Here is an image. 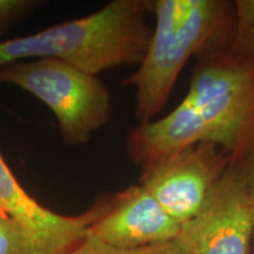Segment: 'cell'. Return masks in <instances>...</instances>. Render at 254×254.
<instances>
[{
    "instance_id": "2e32d148",
    "label": "cell",
    "mask_w": 254,
    "mask_h": 254,
    "mask_svg": "<svg viewBox=\"0 0 254 254\" xmlns=\"http://www.w3.org/2000/svg\"><path fill=\"white\" fill-rule=\"evenodd\" d=\"M251 254H254V250H252V252H251Z\"/></svg>"
},
{
    "instance_id": "7c38bea8",
    "label": "cell",
    "mask_w": 254,
    "mask_h": 254,
    "mask_svg": "<svg viewBox=\"0 0 254 254\" xmlns=\"http://www.w3.org/2000/svg\"><path fill=\"white\" fill-rule=\"evenodd\" d=\"M23 237L7 215L0 217V254H21Z\"/></svg>"
},
{
    "instance_id": "8fae6325",
    "label": "cell",
    "mask_w": 254,
    "mask_h": 254,
    "mask_svg": "<svg viewBox=\"0 0 254 254\" xmlns=\"http://www.w3.org/2000/svg\"><path fill=\"white\" fill-rule=\"evenodd\" d=\"M66 254H184V252L178 239L140 249L125 250L105 245L87 236L79 245Z\"/></svg>"
},
{
    "instance_id": "8992f818",
    "label": "cell",
    "mask_w": 254,
    "mask_h": 254,
    "mask_svg": "<svg viewBox=\"0 0 254 254\" xmlns=\"http://www.w3.org/2000/svg\"><path fill=\"white\" fill-rule=\"evenodd\" d=\"M232 159L213 142H200L142 171L140 183L180 224L200 211Z\"/></svg>"
},
{
    "instance_id": "277c9868",
    "label": "cell",
    "mask_w": 254,
    "mask_h": 254,
    "mask_svg": "<svg viewBox=\"0 0 254 254\" xmlns=\"http://www.w3.org/2000/svg\"><path fill=\"white\" fill-rule=\"evenodd\" d=\"M0 81L23 88L43 101L58 120L71 145H82L106 125L111 94L97 75L62 60H23L0 67Z\"/></svg>"
},
{
    "instance_id": "9a60e30c",
    "label": "cell",
    "mask_w": 254,
    "mask_h": 254,
    "mask_svg": "<svg viewBox=\"0 0 254 254\" xmlns=\"http://www.w3.org/2000/svg\"><path fill=\"white\" fill-rule=\"evenodd\" d=\"M1 215H6V214L4 213V212H2V211H1V209H0V217H1Z\"/></svg>"
},
{
    "instance_id": "30bf717a",
    "label": "cell",
    "mask_w": 254,
    "mask_h": 254,
    "mask_svg": "<svg viewBox=\"0 0 254 254\" xmlns=\"http://www.w3.org/2000/svg\"><path fill=\"white\" fill-rule=\"evenodd\" d=\"M230 44L237 53L254 64V0H237L234 2Z\"/></svg>"
},
{
    "instance_id": "4fadbf2b",
    "label": "cell",
    "mask_w": 254,
    "mask_h": 254,
    "mask_svg": "<svg viewBox=\"0 0 254 254\" xmlns=\"http://www.w3.org/2000/svg\"><path fill=\"white\" fill-rule=\"evenodd\" d=\"M34 4L28 0H0V27L17 19Z\"/></svg>"
},
{
    "instance_id": "7a4b0ae2",
    "label": "cell",
    "mask_w": 254,
    "mask_h": 254,
    "mask_svg": "<svg viewBox=\"0 0 254 254\" xmlns=\"http://www.w3.org/2000/svg\"><path fill=\"white\" fill-rule=\"evenodd\" d=\"M155 24L139 67L124 81L135 90L140 124L166 106L184 67L208 47L231 39L234 2L225 0H155Z\"/></svg>"
},
{
    "instance_id": "3957f363",
    "label": "cell",
    "mask_w": 254,
    "mask_h": 254,
    "mask_svg": "<svg viewBox=\"0 0 254 254\" xmlns=\"http://www.w3.org/2000/svg\"><path fill=\"white\" fill-rule=\"evenodd\" d=\"M230 40L200 53L184 100L204 120L212 142L241 164L254 154V64Z\"/></svg>"
},
{
    "instance_id": "5b68a950",
    "label": "cell",
    "mask_w": 254,
    "mask_h": 254,
    "mask_svg": "<svg viewBox=\"0 0 254 254\" xmlns=\"http://www.w3.org/2000/svg\"><path fill=\"white\" fill-rule=\"evenodd\" d=\"M254 211L241 164H232L200 211L182 225L184 254H251Z\"/></svg>"
},
{
    "instance_id": "6da1fadb",
    "label": "cell",
    "mask_w": 254,
    "mask_h": 254,
    "mask_svg": "<svg viewBox=\"0 0 254 254\" xmlns=\"http://www.w3.org/2000/svg\"><path fill=\"white\" fill-rule=\"evenodd\" d=\"M152 2L113 0L86 17L0 41V67L51 58L97 75L118 66L140 64L152 36L146 20Z\"/></svg>"
},
{
    "instance_id": "5bb4252c",
    "label": "cell",
    "mask_w": 254,
    "mask_h": 254,
    "mask_svg": "<svg viewBox=\"0 0 254 254\" xmlns=\"http://www.w3.org/2000/svg\"><path fill=\"white\" fill-rule=\"evenodd\" d=\"M241 166H243L244 174H245L247 190H249V194L254 211V154L251 155L249 159H246L244 163H241Z\"/></svg>"
},
{
    "instance_id": "52a82bcc",
    "label": "cell",
    "mask_w": 254,
    "mask_h": 254,
    "mask_svg": "<svg viewBox=\"0 0 254 254\" xmlns=\"http://www.w3.org/2000/svg\"><path fill=\"white\" fill-rule=\"evenodd\" d=\"M106 207L105 199L74 217L44 207L23 189L0 153V209L20 231L21 254L68 253L87 237Z\"/></svg>"
},
{
    "instance_id": "9c48e42d",
    "label": "cell",
    "mask_w": 254,
    "mask_h": 254,
    "mask_svg": "<svg viewBox=\"0 0 254 254\" xmlns=\"http://www.w3.org/2000/svg\"><path fill=\"white\" fill-rule=\"evenodd\" d=\"M200 142H212L209 131L186 100L163 118L139 124L127 138V153L141 171Z\"/></svg>"
},
{
    "instance_id": "ba28073f",
    "label": "cell",
    "mask_w": 254,
    "mask_h": 254,
    "mask_svg": "<svg viewBox=\"0 0 254 254\" xmlns=\"http://www.w3.org/2000/svg\"><path fill=\"white\" fill-rule=\"evenodd\" d=\"M182 224L166 213L140 183L107 200L87 236L117 249H140L178 239Z\"/></svg>"
}]
</instances>
